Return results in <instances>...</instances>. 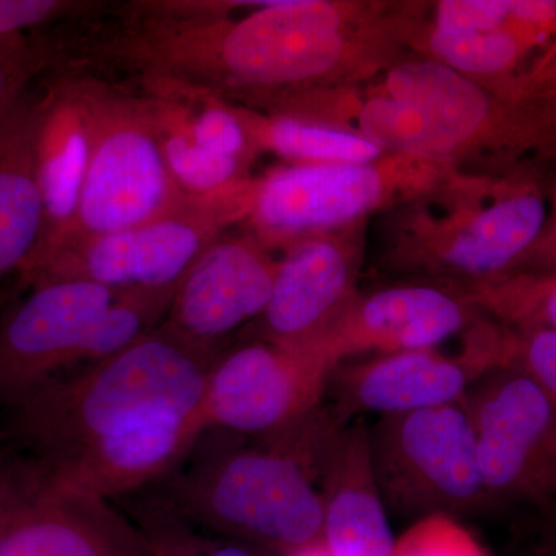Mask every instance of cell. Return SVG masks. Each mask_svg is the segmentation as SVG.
<instances>
[{
	"instance_id": "6da1fadb",
	"label": "cell",
	"mask_w": 556,
	"mask_h": 556,
	"mask_svg": "<svg viewBox=\"0 0 556 556\" xmlns=\"http://www.w3.org/2000/svg\"><path fill=\"white\" fill-rule=\"evenodd\" d=\"M420 2L266 0L237 13L185 14L135 2L102 35L98 60L144 87L197 91L262 110L367 84L412 50Z\"/></svg>"
},
{
	"instance_id": "7a4b0ae2",
	"label": "cell",
	"mask_w": 556,
	"mask_h": 556,
	"mask_svg": "<svg viewBox=\"0 0 556 556\" xmlns=\"http://www.w3.org/2000/svg\"><path fill=\"white\" fill-rule=\"evenodd\" d=\"M222 350L161 325L97 364L70 369L7 408V438L62 481L104 497L150 489L207 430Z\"/></svg>"
},
{
	"instance_id": "3957f363",
	"label": "cell",
	"mask_w": 556,
	"mask_h": 556,
	"mask_svg": "<svg viewBox=\"0 0 556 556\" xmlns=\"http://www.w3.org/2000/svg\"><path fill=\"white\" fill-rule=\"evenodd\" d=\"M331 126L388 153L463 174L506 177L556 172V97L493 93L433 60L409 56L329 104Z\"/></svg>"
},
{
	"instance_id": "277c9868",
	"label": "cell",
	"mask_w": 556,
	"mask_h": 556,
	"mask_svg": "<svg viewBox=\"0 0 556 556\" xmlns=\"http://www.w3.org/2000/svg\"><path fill=\"white\" fill-rule=\"evenodd\" d=\"M551 178L450 172L386 212L380 266L455 289L507 276L546 225Z\"/></svg>"
},
{
	"instance_id": "5b68a950",
	"label": "cell",
	"mask_w": 556,
	"mask_h": 556,
	"mask_svg": "<svg viewBox=\"0 0 556 556\" xmlns=\"http://www.w3.org/2000/svg\"><path fill=\"white\" fill-rule=\"evenodd\" d=\"M313 473L280 442L207 428L153 493L223 540L287 556L324 540V500Z\"/></svg>"
},
{
	"instance_id": "8992f818",
	"label": "cell",
	"mask_w": 556,
	"mask_h": 556,
	"mask_svg": "<svg viewBox=\"0 0 556 556\" xmlns=\"http://www.w3.org/2000/svg\"><path fill=\"white\" fill-rule=\"evenodd\" d=\"M72 76L89 121L90 155L78 214L54 255L80 241L144 225L186 199L167 169L148 98Z\"/></svg>"
},
{
	"instance_id": "52a82bcc",
	"label": "cell",
	"mask_w": 556,
	"mask_h": 556,
	"mask_svg": "<svg viewBox=\"0 0 556 556\" xmlns=\"http://www.w3.org/2000/svg\"><path fill=\"white\" fill-rule=\"evenodd\" d=\"M413 54L493 93L556 97V0L422 2Z\"/></svg>"
},
{
	"instance_id": "ba28073f",
	"label": "cell",
	"mask_w": 556,
	"mask_h": 556,
	"mask_svg": "<svg viewBox=\"0 0 556 556\" xmlns=\"http://www.w3.org/2000/svg\"><path fill=\"white\" fill-rule=\"evenodd\" d=\"M452 167L387 153L365 164H289L255 179L244 219L248 232L266 247L367 222L391 211L447 177Z\"/></svg>"
},
{
	"instance_id": "9c48e42d",
	"label": "cell",
	"mask_w": 556,
	"mask_h": 556,
	"mask_svg": "<svg viewBox=\"0 0 556 556\" xmlns=\"http://www.w3.org/2000/svg\"><path fill=\"white\" fill-rule=\"evenodd\" d=\"M383 506L399 517L456 518L493 510L477 431L463 402L380 416L368 428Z\"/></svg>"
},
{
	"instance_id": "30bf717a",
	"label": "cell",
	"mask_w": 556,
	"mask_h": 556,
	"mask_svg": "<svg viewBox=\"0 0 556 556\" xmlns=\"http://www.w3.org/2000/svg\"><path fill=\"white\" fill-rule=\"evenodd\" d=\"M255 179L206 197H190L137 228L94 237L54 255L27 289L84 280L110 291L177 288L193 263L232 226L243 225Z\"/></svg>"
},
{
	"instance_id": "8fae6325",
	"label": "cell",
	"mask_w": 556,
	"mask_h": 556,
	"mask_svg": "<svg viewBox=\"0 0 556 556\" xmlns=\"http://www.w3.org/2000/svg\"><path fill=\"white\" fill-rule=\"evenodd\" d=\"M492 508L522 507L556 540V407L515 367L486 372L463 401Z\"/></svg>"
},
{
	"instance_id": "7c38bea8",
	"label": "cell",
	"mask_w": 556,
	"mask_h": 556,
	"mask_svg": "<svg viewBox=\"0 0 556 556\" xmlns=\"http://www.w3.org/2000/svg\"><path fill=\"white\" fill-rule=\"evenodd\" d=\"M0 556H150L109 500L62 481L31 457L0 475Z\"/></svg>"
},
{
	"instance_id": "4fadbf2b",
	"label": "cell",
	"mask_w": 556,
	"mask_h": 556,
	"mask_svg": "<svg viewBox=\"0 0 556 556\" xmlns=\"http://www.w3.org/2000/svg\"><path fill=\"white\" fill-rule=\"evenodd\" d=\"M508 345V328L482 316L459 357L424 350L340 364L329 375L325 396L331 405L325 413L342 427L367 413L388 416L460 404L482 376L507 367Z\"/></svg>"
},
{
	"instance_id": "5bb4252c",
	"label": "cell",
	"mask_w": 556,
	"mask_h": 556,
	"mask_svg": "<svg viewBox=\"0 0 556 556\" xmlns=\"http://www.w3.org/2000/svg\"><path fill=\"white\" fill-rule=\"evenodd\" d=\"M331 372L316 345L257 339L222 351L208 376L206 426L248 438L283 437L320 409Z\"/></svg>"
},
{
	"instance_id": "9a60e30c",
	"label": "cell",
	"mask_w": 556,
	"mask_h": 556,
	"mask_svg": "<svg viewBox=\"0 0 556 556\" xmlns=\"http://www.w3.org/2000/svg\"><path fill=\"white\" fill-rule=\"evenodd\" d=\"M118 292L84 280L36 285L0 317V407L75 367L84 336Z\"/></svg>"
},
{
	"instance_id": "2e32d148",
	"label": "cell",
	"mask_w": 556,
	"mask_h": 556,
	"mask_svg": "<svg viewBox=\"0 0 556 556\" xmlns=\"http://www.w3.org/2000/svg\"><path fill=\"white\" fill-rule=\"evenodd\" d=\"M365 222L316 233L281 249L260 320V339L278 345L317 342L358 294Z\"/></svg>"
},
{
	"instance_id": "e0dca14e",
	"label": "cell",
	"mask_w": 556,
	"mask_h": 556,
	"mask_svg": "<svg viewBox=\"0 0 556 556\" xmlns=\"http://www.w3.org/2000/svg\"><path fill=\"white\" fill-rule=\"evenodd\" d=\"M481 317L455 288L408 281L357 294L314 343L336 369L361 354L434 350Z\"/></svg>"
},
{
	"instance_id": "ac0fdd59",
	"label": "cell",
	"mask_w": 556,
	"mask_h": 556,
	"mask_svg": "<svg viewBox=\"0 0 556 556\" xmlns=\"http://www.w3.org/2000/svg\"><path fill=\"white\" fill-rule=\"evenodd\" d=\"M277 266L274 249L251 232L223 233L179 281L164 325L222 350L223 339L265 313Z\"/></svg>"
},
{
	"instance_id": "d6986e66",
	"label": "cell",
	"mask_w": 556,
	"mask_h": 556,
	"mask_svg": "<svg viewBox=\"0 0 556 556\" xmlns=\"http://www.w3.org/2000/svg\"><path fill=\"white\" fill-rule=\"evenodd\" d=\"M47 84V104L38 139V179L43 201L42 239L20 287L30 278L67 240L86 179L90 155V131L78 84L72 75L53 73Z\"/></svg>"
},
{
	"instance_id": "ffe728a7",
	"label": "cell",
	"mask_w": 556,
	"mask_h": 556,
	"mask_svg": "<svg viewBox=\"0 0 556 556\" xmlns=\"http://www.w3.org/2000/svg\"><path fill=\"white\" fill-rule=\"evenodd\" d=\"M36 80L0 121V285L20 280L42 239L38 139L47 84Z\"/></svg>"
},
{
	"instance_id": "44dd1931",
	"label": "cell",
	"mask_w": 556,
	"mask_h": 556,
	"mask_svg": "<svg viewBox=\"0 0 556 556\" xmlns=\"http://www.w3.org/2000/svg\"><path fill=\"white\" fill-rule=\"evenodd\" d=\"M230 105L243 121L258 153L273 152L295 164L375 163L388 153L356 131Z\"/></svg>"
},
{
	"instance_id": "7402d4cb",
	"label": "cell",
	"mask_w": 556,
	"mask_h": 556,
	"mask_svg": "<svg viewBox=\"0 0 556 556\" xmlns=\"http://www.w3.org/2000/svg\"><path fill=\"white\" fill-rule=\"evenodd\" d=\"M146 98L167 169L185 195H212L251 178L252 163L217 155L193 141L185 102L155 94Z\"/></svg>"
},
{
	"instance_id": "603a6c76",
	"label": "cell",
	"mask_w": 556,
	"mask_h": 556,
	"mask_svg": "<svg viewBox=\"0 0 556 556\" xmlns=\"http://www.w3.org/2000/svg\"><path fill=\"white\" fill-rule=\"evenodd\" d=\"M177 288L118 292L84 336L73 369L118 354L160 328L169 314Z\"/></svg>"
},
{
	"instance_id": "cb8c5ba5",
	"label": "cell",
	"mask_w": 556,
	"mask_h": 556,
	"mask_svg": "<svg viewBox=\"0 0 556 556\" xmlns=\"http://www.w3.org/2000/svg\"><path fill=\"white\" fill-rule=\"evenodd\" d=\"M124 500L127 517L141 533L150 556H266L203 532L175 514L150 489Z\"/></svg>"
},
{
	"instance_id": "d4e9b609",
	"label": "cell",
	"mask_w": 556,
	"mask_h": 556,
	"mask_svg": "<svg viewBox=\"0 0 556 556\" xmlns=\"http://www.w3.org/2000/svg\"><path fill=\"white\" fill-rule=\"evenodd\" d=\"M460 292L479 313L506 327L556 329V274H507Z\"/></svg>"
},
{
	"instance_id": "484cf974",
	"label": "cell",
	"mask_w": 556,
	"mask_h": 556,
	"mask_svg": "<svg viewBox=\"0 0 556 556\" xmlns=\"http://www.w3.org/2000/svg\"><path fill=\"white\" fill-rule=\"evenodd\" d=\"M393 556H489L456 518L433 515L417 519L396 540Z\"/></svg>"
},
{
	"instance_id": "4316f807",
	"label": "cell",
	"mask_w": 556,
	"mask_h": 556,
	"mask_svg": "<svg viewBox=\"0 0 556 556\" xmlns=\"http://www.w3.org/2000/svg\"><path fill=\"white\" fill-rule=\"evenodd\" d=\"M46 72L47 54L36 33L0 38V121Z\"/></svg>"
},
{
	"instance_id": "83f0119b",
	"label": "cell",
	"mask_w": 556,
	"mask_h": 556,
	"mask_svg": "<svg viewBox=\"0 0 556 556\" xmlns=\"http://www.w3.org/2000/svg\"><path fill=\"white\" fill-rule=\"evenodd\" d=\"M510 331L508 367L525 372L556 407V329L510 328Z\"/></svg>"
},
{
	"instance_id": "f1b7e54d",
	"label": "cell",
	"mask_w": 556,
	"mask_h": 556,
	"mask_svg": "<svg viewBox=\"0 0 556 556\" xmlns=\"http://www.w3.org/2000/svg\"><path fill=\"white\" fill-rule=\"evenodd\" d=\"M94 2L72 0H0V38L28 35L97 9Z\"/></svg>"
},
{
	"instance_id": "f546056e",
	"label": "cell",
	"mask_w": 556,
	"mask_h": 556,
	"mask_svg": "<svg viewBox=\"0 0 556 556\" xmlns=\"http://www.w3.org/2000/svg\"><path fill=\"white\" fill-rule=\"evenodd\" d=\"M515 273L556 274V172L548 182V212L546 225L525 258L518 263Z\"/></svg>"
},
{
	"instance_id": "4dcf8cb0",
	"label": "cell",
	"mask_w": 556,
	"mask_h": 556,
	"mask_svg": "<svg viewBox=\"0 0 556 556\" xmlns=\"http://www.w3.org/2000/svg\"><path fill=\"white\" fill-rule=\"evenodd\" d=\"M522 556H556V541L536 533L535 546L530 547Z\"/></svg>"
},
{
	"instance_id": "1f68e13d",
	"label": "cell",
	"mask_w": 556,
	"mask_h": 556,
	"mask_svg": "<svg viewBox=\"0 0 556 556\" xmlns=\"http://www.w3.org/2000/svg\"><path fill=\"white\" fill-rule=\"evenodd\" d=\"M287 556H331L329 555L327 546H325L324 540L318 541V543L311 544V546H306L303 548H299V551L292 552Z\"/></svg>"
},
{
	"instance_id": "d6a6232c",
	"label": "cell",
	"mask_w": 556,
	"mask_h": 556,
	"mask_svg": "<svg viewBox=\"0 0 556 556\" xmlns=\"http://www.w3.org/2000/svg\"><path fill=\"white\" fill-rule=\"evenodd\" d=\"M7 459H3V456L0 455V475H2L3 467H5Z\"/></svg>"
}]
</instances>
